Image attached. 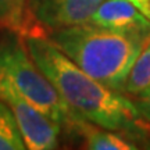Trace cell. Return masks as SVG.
Returning a JSON list of instances; mask_svg holds the SVG:
<instances>
[{"label": "cell", "mask_w": 150, "mask_h": 150, "mask_svg": "<svg viewBox=\"0 0 150 150\" xmlns=\"http://www.w3.org/2000/svg\"><path fill=\"white\" fill-rule=\"evenodd\" d=\"M135 104H136L139 112L142 114V117L150 124V88L146 89L143 93H140V95L136 96Z\"/></svg>", "instance_id": "8fae6325"}, {"label": "cell", "mask_w": 150, "mask_h": 150, "mask_svg": "<svg viewBox=\"0 0 150 150\" xmlns=\"http://www.w3.org/2000/svg\"><path fill=\"white\" fill-rule=\"evenodd\" d=\"M68 125L74 127L76 132L83 136L86 149L91 150H136L138 146L131 143L117 131L102 128L78 114H72Z\"/></svg>", "instance_id": "52a82bcc"}, {"label": "cell", "mask_w": 150, "mask_h": 150, "mask_svg": "<svg viewBox=\"0 0 150 150\" xmlns=\"http://www.w3.org/2000/svg\"><path fill=\"white\" fill-rule=\"evenodd\" d=\"M21 129L11 108L0 99V150H25Z\"/></svg>", "instance_id": "ba28073f"}, {"label": "cell", "mask_w": 150, "mask_h": 150, "mask_svg": "<svg viewBox=\"0 0 150 150\" xmlns=\"http://www.w3.org/2000/svg\"><path fill=\"white\" fill-rule=\"evenodd\" d=\"M0 99L11 108L29 150H52L59 145L61 125L32 104L0 71Z\"/></svg>", "instance_id": "277c9868"}, {"label": "cell", "mask_w": 150, "mask_h": 150, "mask_svg": "<svg viewBox=\"0 0 150 150\" xmlns=\"http://www.w3.org/2000/svg\"><path fill=\"white\" fill-rule=\"evenodd\" d=\"M0 71L40 111L60 125L70 124L74 111L35 64L24 42L10 38L0 43Z\"/></svg>", "instance_id": "3957f363"}, {"label": "cell", "mask_w": 150, "mask_h": 150, "mask_svg": "<svg viewBox=\"0 0 150 150\" xmlns=\"http://www.w3.org/2000/svg\"><path fill=\"white\" fill-rule=\"evenodd\" d=\"M89 22L127 36L150 39V20L131 0H103Z\"/></svg>", "instance_id": "8992f818"}, {"label": "cell", "mask_w": 150, "mask_h": 150, "mask_svg": "<svg viewBox=\"0 0 150 150\" xmlns=\"http://www.w3.org/2000/svg\"><path fill=\"white\" fill-rule=\"evenodd\" d=\"M22 35L29 56L71 111L122 135L142 138L150 134V124L124 93L111 91L86 74L49 38L28 31Z\"/></svg>", "instance_id": "6da1fadb"}, {"label": "cell", "mask_w": 150, "mask_h": 150, "mask_svg": "<svg viewBox=\"0 0 150 150\" xmlns=\"http://www.w3.org/2000/svg\"><path fill=\"white\" fill-rule=\"evenodd\" d=\"M49 39L86 74L120 93H125L129 71L147 43L91 22L52 31Z\"/></svg>", "instance_id": "7a4b0ae2"}, {"label": "cell", "mask_w": 150, "mask_h": 150, "mask_svg": "<svg viewBox=\"0 0 150 150\" xmlns=\"http://www.w3.org/2000/svg\"><path fill=\"white\" fill-rule=\"evenodd\" d=\"M150 88V39L135 60L125 83V93L138 96Z\"/></svg>", "instance_id": "9c48e42d"}, {"label": "cell", "mask_w": 150, "mask_h": 150, "mask_svg": "<svg viewBox=\"0 0 150 150\" xmlns=\"http://www.w3.org/2000/svg\"><path fill=\"white\" fill-rule=\"evenodd\" d=\"M138 10H140V13H143L147 18L150 20V0H131Z\"/></svg>", "instance_id": "7c38bea8"}, {"label": "cell", "mask_w": 150, "mask_h": 150, "mask_svg": "<svg viewBox=\"0 0 150 150\" xmlns=\"http://www.w3.org/2000/svg\"><path fill=\"white\" fill-rule=\"evenodd\" d=\"M27 10L28 0H0V29L22 33Z\"/></svg>", "instance_id": "30bf717a"}, {"label": "cell", "mask_w": 150, "mask_h": 150, "mask_svg": "<svg viewBox=\"0 0 150 150\" xmlns=\"http://www.w3.org/2000/svg\"><path fill=\"white\" fill-rule=\"evenodd\" d=\"M103 0H28V10L47 31L91 21Z\"/></svg>", "instance_id": "5b68a950"}]
</instances>
